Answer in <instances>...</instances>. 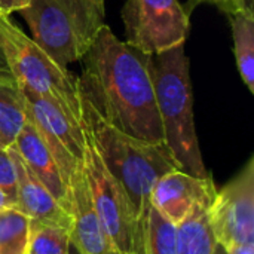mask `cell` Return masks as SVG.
Masks as SVG:
<instances>
[{
  "label": "cell",
  "instance_id": "obj_28",
  "mask_svg": "<svg viewBox=\"0 0 254 254\" xmlns=\"http://www.w3.org/2000/svg\"><path fill=\"white\" fill-rule=\"evenodd\" d=\"M68 254H79L77 252H76V249L70 244V250H68Z\"/></svg>",
  "mask_w": 254,
  "mask_h": 254
},
{
  "label": "cell",
  "instance_id": "obj_6",
  "mask_svg": "<svg viewBox=\"0 0 254 254\" xmlns=\"http://www.w3.org/2000/svg\"><path fill=\"white\" fill-rule=\"evenodd\" d=\"M85 140L83 171L94 210L122 253L140 254L143 223L138 222L127 192L104 167L86 132Z\"/></svg>",
  "mask_w": 254,
  "mask_h": 254
},
{
  "label": "cell",
  "instance_id": "obj_15",
  "mask_svg": "<svg viewBox=\"0 0 254 254\" xmlns=\"http://www.w3.org/2000/svg\"><path fill=\"white\" fill-rule=\"evenodd\" d=\"M228 18L240 76L247 89L254 94V9L243 7L228 15Z\"/></svg>",
  "mask_w": 254,
  "mask_h": 254
},
{
  "label": "cell",
  "instance_id": "obj_25",
  "mask_svg": "<svg viewBox=\"0 0 254 254\" xmlns=\"http://www.w3.org/2000/svg\"><path fill=\"white\" fill-rule=\"evenodd\" d=\"M7 71H9V67H7L6 61H4V57H3V54L0 51V73H7Z\"/></svg>",
  "mask_w": 254,
  "mask_h": 254
},
{
  "label": "cell",
  "instance_id": "obj_12",
  "mask_svg": "<svg viewBox=\"0 0 254 254\" xmlns=\"http://www.w3.org/2000/svg\"><path fill=\"white\" fill-rule=\"evenodd\" d=\"M16 173V208L30 220L57 225L70 231L71 214L63 208L45 185L30 171L13 146L7 147Z\"/></svg>",
  "mask_w": 254,
  "mask_h": 254
},
{
  "label": "cell",
  "instance_id": "obj_17",
  "mask_svg": "<svg viewBox=\"0 0 254 254\" xmlns=\"http://www.w3.org/2000/svg\"><path fill=\"white\" fill-rule=\"evenodd\" d=\"M177 253V226L149 204L141 234L140 254Z\"/></svg>",
  "mask_w": 254,
  "mask_h": 254
},
{
  "label": "cell",
  "instance_id": "obj_2",
  "mask_svg": "<svg viewBox=\"0 0 254 254\" xmlns=\"http://www.w3.org/2000/svg\"><path fill=\"white\" fill-rule=\"evenodd\" d=\"M80 98L82 128L92 141L104 167L127 192L140 223L144 222L155 183L170 171L179 170L165 143H149L131 137L109 122Z\"/></svg>",
  "mask_w": 254,
  "mask_h": 254
},
{
  "label": "cell",
  "instance_id": "obj_20",
  "mask_svg": "<svg viewBox=\"0 0 254 254\" xmlns=\"http://www.w3.org/2000/svg\"><path fill=\"white\" fill-rule=\"evenodd\" d=\"M0 190L16 205V173L7 147H0Z\"/></svg>",
  "mask_w": 254,
  "mask_h": 254
},
{
  "label": "cell",
  "instance_id": "obj_10",
  "mask_svg": "<svg viewBox=\"0 0 254 254\" xmlns=\"http://www.w3.org/2000/svg\"><path fill=\"white\" fill-rule=\"evenodd\" d=\"M70 192V243L79 254H124L100 222L88 189L83 162L68 185Z\"/></svg>",
  "mask_w": 254,
  "mask_h": 254
},
{
  "label": "cell",
  "instance_id": "obj_8",
  "mask_svg": "<svg viewBox=\"0 0 254 254\" xmlns=\"http://www.w3.org/2000/svg\"><path fill=\"white\" fill-rule=\"evenodd\" d=\"M19 88L27 118L33 122L52 153L68 188L71 177L83 162L86 140L82 121L76 119L58 103L36 94L27 86L19 85Z\"/></svg>",
  "mask_w": 254,
  "mask_h": 254
},
{
  "label": "cell",
  "instance_id": "obj_19",
  "mask_svg": "<svg viewBox=\"0 0 254 254\" xmlns=\"http://www.w3.org/2000/svg\"><path fill=\"white\" fill-rule=\"evenodd\" d=\"M70 244L68 229L30 220L27 254H68Z\"/></svg>",
  "mask_w": 254,
  "mask_h": 254
},
{
  "label": "cell",
  "instance_id": "obj_14",
  "mask_svg": "<svg viewBox=\"0 0 254 254\" xmlns=\"http://www.w3.org/2000/svg\"><path fill=\"white\" fill-rule=\"evenodd\" d=\"M211 204L199 202L193 205L189 214L177 226V253L176 254H214L217 241L214 238L208 207Z\"/></svg>",
  "mask_w": 254,
  "mask_h": 254
},
{
  "label": "cell",
  "instance_id": "obj_24",
  "mask_svg": "<svg viewBox=\"0 0 254 254\" xmlns=\"http://www.w3.org/2000/svg\"><path fill=\"white\" fill-rule=\"evenodd\" d=\"M7 207H15L10 201H9V198L0 190V210H3V208H7Z\"/></svg>",
  "mask_w": 254,
  "mask_h": 254
},
{
  "label": "cell",
  "instance_id": "obj_4",
  "mask_svg": "<svg viewBox=\"0 0 254 254\" xmlns=\"http://www.w3.org/2000/svg\"><path fill=\"white\" fill-rule=\"evenodd\" d=\"M33 42L60 67L77 63L106 25V0H30L18 12Z\"/></svg>",
  "mask_w": 254,
  "mask_h": 254
},
{
  "label": "cell",
  "instance_id": "obj_11",
  "mask_svg": "<svg viewBox=\"0 0 254 254\" xmlns=\"http://www.w3.org/2000/svg\"><path fill=\"white\" fill-rule=\"evenodd\" d=\"M216 193L217 189L211 176L195 177L180 170H174L155 183L149 204L170 222L179 225L193 205L199 202L211 204Z\"/></svg>",
  "mask_w": 254,
  "mask_h": 254
},
{
  "label": "cell",
  "instance_id": "obj_18",
  "mask_svg": "<svg viewBox=\"0 0 254 254\" xmlns=\"http://www.w3.org/2000/svg\"><path fill=\"white\" fill-rule=\"evenodd\" d=\"M30 219L16 207L0 210V254H27Z\"/></svg>",
  "mask_w": 254,
  "mask_h": 254
},
{
  "label": "cell",
  "instance_id": "obj_5",
  "mask_svg": "<svg viewBox=\"0 0 254 254\" xmlns=\"http://www.w3.org/2000/svg\"><path fill=\"white\" fill-rule=\"evenodd\" d=\"M0 51L15 80L36 94L58 103L80 121L77 80L57 65L9 16L0 15Z\"/></svg>",
  "mask_w": 254,
  "mask_h": 254
},
{
  "label": "cell",
  "instance_id": "obj_9",
  "mask_svg": "<svg viewBox=\"0 0 254 254\" xmlns=\"http://www.w3.org/2000/svg\"><path fill=\"white\" fill-rule=\"evenodd\" d=\"M208 219L217 244L225 250L254 244V158L220 190L208 207Z\"/></svg>",
  "mask_w": 254,
  "mask_h": 254
},
{
  "label": "cell",
  "instance_id": "obj_13",
  "mask_svg": "<svg viewBox=\"0 0 254 254\" xmlns=\"http://www.w3.org/2000/svg\"><path fill=\"white\" fill-rule=\"evenodd\" d=\"M12 146L21 156L24 164L30 168V171L45 185V188L57 199V202L70 213L68 188L64 183V179L52 153L49 152L39 131L28 118Z\"/></svg>",
  "mask_w": 254,
  "mask_h": 254
},
{
  "label": "cell",
  "instance_id": "obj_22",
  "mask_svg": "<svg viewBox=\"0 0 254 254\" xmlns=\"http://www.w3.org/2000/svg\"><path fill=\"white\" fill-rule=\"evenodd\" d=\"M30 0H0V15L9 16L13 12H19L28 6Z\"/></svg>",
  "mask_w": 254,
  "mask_h": 254
},
{
  "label": "cell",
  "instance_id": "obj_29",
  "mask_svg": "<svg viewBox=\"0 0 254 254\" xmlns=\"http://www.w3.org/2000/svg\"><path fill=\"white\" fill-rule=\"evenodd\" d=\"M0 147H6L4 143H3V140H1V137H0Z\"/></svg>",
  "mask_w": 254,
  "mask_h": 254
},
{
  "label": "cell",
  "instance_id": "obj_27",
  "mask_svg": "<svg viewBox=\"0 0 254 254\" xmlns=\"http://www.w3.org/2000/svg\"><path fill=\"white\" fill-rule=\"evenodd\" d=\"M246 1V6L250 7V9H254V0H244Z\"/></svg>",
  "mask_w": 254,
  "mask_h": 254
},
{
  "label": "cell",
  "instance_id": "obj_21",
  "mask_svg": "<svg viewBox=\"0 0 254 254\" xmlns=\"http://www.w3.org/2000/svg\"><path fill=\"white\" fill-rule=\"evenodd\" d=\"M201 3H211V4L217 6L226 15H231V13H234V12L243 9V7H247L244 0H188L185 7L190 13L193 10V7H196Z\"/></svg>",
  "mask_w": 254,
  "mask_h": 254
},
{
  "label": "cell",
  "instance_id": "obj_30",
  "mask_svg": "<svg viewBox=\"0 0 254 254\" xmlns=\"http://www.w3.org/2000/svg\"><path fill=\"white\" fill-rule=\"evenodd\" d=\"M134 254H138V253H134Z\"/></svg>",
  "mask_w": 254,
  "mask_h": 254
},
{
  "label": "cell",
  "instance_id": "obj_3",
  "mask_svg": "<svg viewBox=\"0 0 254 254\" xmlns=\"http://www.w3.org/2000/svg\"><path fill=\"white\" fill-rule=\"evenodd\" d=\"M152 79L164 143L177 168L195 177L211 176L202 161L193 116V94L185 43L152 55Z\"/></svg>",
  "mask_w": 254,
  "mask_h": 254
},
{
  "label": "cell",
  "instance_id": "obj_1",
  "mask_svg": "<svg viewBox=\"0 0 254 254\" xmlns=\"http://www.w3.org/2000/svg\"><path fill=\"white\" fill-rule=\"evenodd\" d=\"M79 94L116 129L149 141L164 143L161 116L152 79V55L118 39L104 25L80 60Z\"/></svg>",
  "mask_w": 254,
  "mask_h": 254
},
{
  "label": "cell",
  "instance_id": "obj_7",
  "mask_svg": "<svg viewBox=\"0 0 254 254\" xmlns=\"http://www.w3.org/2000/svg\"><path fill=\"white\" fill-rule=\"evenodd\" d=\"M189 12L179 0H127L122 7L125 42L156 55L186 42Z\"/></svg>",
  "mask_w": 254,
  "mask_h": 254
},
{
  "label": "cell",
  "instance_id": "obj_26",
  "mask_svg": "<svg viewBox=\"0 0 254 254\" xmlns=\"http://www.w3.org/2000/svg\"><path fill=\"white\" fill-rule=\"evenodd\" d=\"M214 254H228L226 253V250L220 246V244H217V247H216V252H214Z\"/></svg>",
  "mask_w": 254,
  "mask_h": 254
},
{
  "label": "cell",
  "instance_id": "obj_23",
  "mask_svg": "<svg viewBox=\"0 0 254 254\" xmlns=\"http://www.w3.org/2000/svg\"><path fill=\"white\" fill-rule=\"evenodd\" d=\"M228 254H254V244H237L226 249Z\"/></svg>",
  "mask_w": 254,
  "mask_h": 254
},
{
  "label": "cell",
  "instance_id": "obj_16",
  "mask_svg": "<svg viewBox=\"0 0 254 254\" xmlns=\"http://www.w3.org/2000/svg\"><path fill=\"white\" fill-rule=\"evenodd\" d=\"M27 121L21 88L10 71L0 73V137L6 147L12 146Z\"/></svg>",
  "mask_w": 254,
  "mask_h": 254
}]
</instances>
